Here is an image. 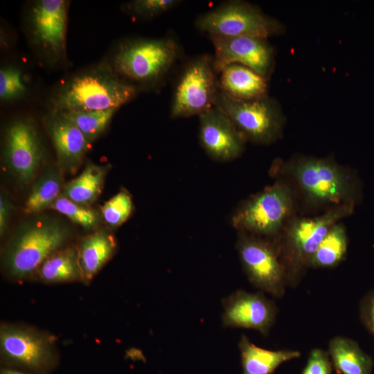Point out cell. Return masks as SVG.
<instances>
[{"label":"cell","mask_w":374,"mask_h":374,"mask_svg":"<svg viewBox=\"0 0 374 374\" xmlns=\"http://www.w3.org/2000/svg\"><path fill=\"white\" fill-rule=\"evenodd\" d=\"M175 37H135L124 39L105 62L121 79L140 91H158L166 84L181 57Z\"/></svg>","instance_id":"obj_1"},{"label":"cell","mask_w":374,"mask_h":374,"mask_svg":"<svg viewBox=\"0 0 374 374\" xmlns=\"http://www.w3.org/2000/svg\"><path fill=\"white\" fill-rule=\"evenodd\" d=\"M139 92L104 62L66 80L51 97L50 109L53 112L118 109Z\"/></svg>","instance_id":"obj_2"},{"label":"cell","mask_w":374,"mask_h":374,"mask_svg":"<svg viewBox=\"0 0 374 374\" xmlns=\"http://www.w3.org/2000/svg\"><path fill=\"white\" fill-rule=\"evenodd\" d=\"M354 206L353 204L337 205L314 217L295 219L285 227L282 236L274 242L287 287L294 288L300 283L321 241L339 220L352 213Z\"/></svg>","instance_id":"obj_3"},{"label":"cell","mask_w":374,"mask_h":374,"mask_svg":"<svg viewBox=\"0 0 374 374\" xmlns=\"http://www.w3.org/2000/svg\"><path fill=\"white\" fill-rule=\"evenodd\" d=\"M285 169L310 205L355 204L359 193L357 181L331 159L301 157L291 161Z\"/></svg>","instance_id":"obj_4"},{"label":"cell","mask_w":374,"mask_h":374,"mask_svg":"<svg viewBox=\"0 0 374 374\" xmlns=\"http://www.w3.org/2000/svg\"><path fill=\"white\" fill-rule=\"evenodd\" d=\"M69 236V229L56 220L40 219L27 224L8 246L4 267L11 276L26 278L60 250Z\"/></svg>","instance_id":"obj_5"},{"label":"cell","mask_w":374,"mask_h":374,"mask_svg":"<svg viewBox=\"0 0 374 374\" xmlns=\"http://www.w3.org/2000/svg\"><path fill=\"white\" fill-rule=\"evenodd\" d=\"M293 194L281 181L241 203L231 217L238 231L274 240L282 233L292 214Z\"/></svg>","instance_id":"obj_6"},{"label":"cell","mask_w":374,"mask_h":374,"mask_svg":"<svg viewBox=\"0 0 374 374\" xmlns=\"http://www.w3.org/2000/svg\"><path fill=\"white\" fill-rule=\"evenodd\" d=\"M195 26L208 37H255L268 39L285 31L283 24L254 4L225 1L195 19Z\"/></svg>","instance_id":"obj_7"},{"label":"cell","mask_w":374,"mask_h":374,"mask_svg":"<svg viewBox=\"0 0 374 374\" xmlns=\"http://www.w3.org/2000/svg\"><path fill=\"white\" fill-rule=\"evenodd\" d=\"M174 85L170 109L172 119L199 116L215 106L218 73L213 56L202 54L182 65Z\"/></svg>","instance_id":"obj_8"},{"label":"cell","mask_w":374,"mask_h":374,"mask_svg":"<svg viewBox=\"0 0 374 374\" xmlns=\"http://www.w3.org/2000/svg\"><path fill=\"white\" fill-rule=\"evenodd\" d=\"M215 105L229 117L246 141L267 145L282 136L285 117L280 104L269 96L244 100L219 89Z\"/></svg>","instance_id":"obj_9"},{"label":"cell","mask_w":374,"mask_h":374,"mask_svg":"<svg viewBox=\"0 0 374 374\" xmlns=\"http://www.w3.org/2000/svg\"><path fill=\"white\" fill-rule=\"evenodd\" d=\"M0 350L7 366L34 374H48L57 364V355L51 338L29 327L2 325Z\"/></svg>","instance_id":"obj_10"},{"label":"cell","mask_w":374,"mask_h":374,"mask_svg":"<svg viewBox=\"0 0 374 374\" xmlns=\"http://www.w3.org/2000/svg\"><path fill=\"white\" fill-rule=\"evenodd\" d=\"M236 249L251 285L274 297H283L287 287L286 274L274 241L238 231Z\"/></svg>","instance_id":"obj_11"},{"label":"cell","mask_w":374,"mask_h":374,"mask_svg":"<svg viewBox=\"0 0 374 374\" xmlns=\"http://www.w3.org/2000/svg\"><path fill=\"white\" fill-rule=\"evenodd\" d=\"M69 2L64 0H39L31 3L27 13L30 41L50 64L66 58L67 12Z\"/></svg>","instance_id":"obj_12"},{"label":"cell","mask_w":374,"mask_h":374,"mask_svg":"<svg viewBox=\"0 0 374 374\" xmlns=\"http://www.w3.org/2000/svg\"><path fill=\"white\" fill-rule=\"evenodd\" d=\"M208 38L213 45V65L218 74L226 66L238 64L270 79L275 56L268 39L245 36Z\"/></svg>","instance_id":"obj_13"},{"label":"cell","mask_w":374,"mask_h":374,"mask_svg":"<svg viewBox=\"0 0 374 374\" xmlns=\"http://www.w3.org/2000/svg\"><path fill=\"white\" fill-rule=\"evenodd\" d=\"M4 160L8 168L24 184L34 178L43 157L37 130L32 120L19 118L6 127Z\"/></svg>","instance_id":"obj_14"},{"label":"cell","mask_w":374,"mask_h":374,"mask_svg":"<svg viewBox=\"0 0 374 374\" xmlns=\"http://www.w3.org/2000/svg\"><path fill=\"white\" fill-rule=\"evenodd\" d=\"M224 326L257 330L267 336L278 312L275 303L262 292L238 290L222 300Z\"/></svg>","instance_id":"obj_15"},{"label":"cell","mask_w":374,"mask_h":374,"mask_svg":"<svg viewBox=\"0 0 374 374\" xmlns=\"http://www.w3.org/2000/svg\"><path fill=\"white\" fill-rule=\"evenodd\" d=\"M198 117L199 143L209 157L226 162L241 155L246 141L220 108L215 105Z\"/></svg>","instance_id":"obj_16"},{"label":"cell","mask_w":374,"mask_h":374,"mask_svg":"<svg viewBox=\"0 0 374 374\" xmlns=\"http://www.w3.org/2000/svg\"><path fill=\"white\" fill-rule=\"evenodd\" d=\"M46 125L60 166L69 172L75 171L89 142L75 125L58 113L51 112Z\"/></svg>","instance_id":"obj_17"},{"label":"cell","mask_w":374,"mask_h":374,"mask_svg":"<svg viewBox=\"0 0 374 374\" xmlns=\"http://www.w3.org/2000/svg\"><path fill=\"white\" fill-rule=\"evenodd\" d=\"M269 79L242 64H232L218 74L219 89L239 100H250L268 96Z\"/></svg>","instance_id":"obj_18"},{"label":"cell","mask_w":374,"mask_h":374,"mask_svg":"<svg viewBox=\"0 0 374 374\" xmlns=\"http://www.w3.org/2000/svg\"><path fill=\"white\" fill-rule=\"evenodd\" d=\"M242 374H273L283 363L299 358L296 350H271L253 344L244 335L238 344Z\"/></svg>","instance_id":"obj_19"},{"label":"cell","mask_w":374,"mask_h":374,"mask_svg":"<svg viewBox=\"0 0 374 374\" xmlns=\"http://www.w3.org/2000/svg\"><path fill=\"white\" fill-rule=\"evenodd\" d=\"M332 366L339 374H372L373 361L353 339L335 336L328 343Z\"/></svg>","instance_id":"obj_20"},{"label":"cell","mask_w":374,"mask_h":374,"mask_svg":"<svg viewBox=\"0 0 374 374\" xmlns=\"http://www.w3.org/2000/svg\"><path fill=\"white\" fill-rule=\"evenodd\" d=\"M116 248L114 237L103 230L86 237L78 249L82 280H91L112 257Z\"/></svg>","instance_id":"obj_21"},{"label":"cell","mask_w":374,"mask_h":374,"mask_svg":"<svg viewBox=\"0 0 374 374\" xmlns=\"http://www.w3.org/2000/svg\"><path fill=\"white\" fill-rule=\"evenodd\" d=\"M41 280L55 283L82 280L78 249H60L48 257L37 269Z\"/></svg>","instance_id":"obj_22"},{"label":"cell","mask_w":374,"mask_h":374,"mask_svg":"<svg viewBox=\"0 0 374 374\" xmlns=\"http://www.w3.org/2000/svg\"><path fill=\"white\" fill-rule=\"evenodd\" d=\"M107 168L94 163H88L82 172L66 184L63 195L82 206L92 203L100 195Z\"/></svg>","instance_id":"obj_23"},{"label":"cell","mask_w":374,"mask_h":374,"mask_svg":"<svg viewBox=\"0 0 374 374\" xmlns=\"http://www.w3.org/2000/svg\"><path fill=\"white\" fill-rule=\"evenodd\" d=\"M348 249V237L342 224H335L321 241L313 255L310 268H331L345 258Z\"/></svg>","instance_id":"obj_24"},{"label":"cell","mask_w":374,"mask_h":374,"mask_svg":"<svg viewBox=\"0 0 374 374\" xmlns=\"http://www.w3.org/2000/svg\"><path fill=\"white\" fill-rule=\"evenodd\" d=\"M62 178L57 169L50 168L39 177L28 196L25 211L28 213H38L51 207L60 196Z\"/></svg>","instance_id":"obj_25"},{"label":"cell","mask_w":374,"mask_h":374,"mask_svg":"<svg viewBox=\"0 0 374 374\" xmlns=\"http://www.w3.org/2000/svg\"><path fill=\"white\" fill-rule=\"evenodd\" d=\"M117 111H71L56 112L71 121L83 134L89 142L98 137L107 128Z\"/></svg>","instance_id":"obj_26"},{"label":"cell","mask_w":374,"mask_h":374,"mask_svg":"<svg viewBox=\"0 0 374 374\" xmlns=\"http://www.w3.org/2000/svg\"><path fill=\"white\" fill-rule=\"evenodd\" d=\"M21 70L12 65L6 66L0 70V100L10 103L24 97L27 93Z\"/></svg>","instance_id":"obj_27"},{"label":"cell","mask_w":374,"mask_h":374,"mask_svg":"<svg viewBox=\"0 0 374 374\" xmlns=\"http://www.w3.org/2000/svg\"><path fill=\"white\" fill-rule=\"evenodd\" d=\"M50 208L62 213L87 229L95 228L100 221L96 212L70 200L63 195H60Z\"/></svg>","instance_id":"obj_28"},{"label":"cell","mask_w":374,"mask_h":374,"mask_svg":"<svg viewBox=\"0 0 374 374\" xmlns=\"http://www.w3.org/2000/svg\"><path fill=\"white\" fill-rule=\"evenodd\" d=\"M133 203L130 195L122 190L112 197L102 207L104 220L112 226H118L125 222L131 215Z\"/></svg>","instance_id":"obj_29"},{"label":"cell","mask_w":374,"mask_h":374,"mask_svg":"<svg viewBox=\"0 0 374 374\" xmlns=\"http://www.w3.org/2000/svg\"><path fill=\"white\" fill-rule=\"evenodd\" d=\"M179 0H134L124 4V10L133 17L151 19L178 6Z\"/></svg>","instance_id":"obj_30"},{"label":"cell","mask_w":374,"mask_h":374,"mask_svg":"<svg viewBox=\"0 0 374 374\" xmlns=\"http://www.w3.org/2000/svg\"><path fill=\"white\" fill-rule=\"evenodd\" d=\"M332 367L328 351L314 348L309 354L302 374H332Z\"/></svg>","instance_id":"obj_31"},{"label":"cell","mask_w":374,"mask_h":374,"mask_svg":"<svg viewBox=\"0 0 374 374\" xmlns=\"http://www.w3.org/2000/svg\"><path fill=\"white\" fill-rule=\"evenodd\" d=\"M359 317L364 328L374 339V290L366 293L360 301Z\"/></svg>","instance_id":"obj_32"},{"label":"cell","mask_w":374,"mask_h":374,"mask_svg":"<svg viewBox=\"0 0 374 374\" xmlns=\"http://www.w3.org/2000/svg\"><path fill=\"white\" fill-rule=\"evenodd\" d=\"M10 209V204L7 199L1 195L0 197V233L1 236L3 235L6 232Z\"/></svg>","instance_id":"obj_33"},{"label":"cell","mask_w":374,"mask_h":374,"mask_svg":"<svg viewBox=\"0 0 374 374\" xmlns=\"http://www.w3.org/2000/svg\"><path fill=\"white\" fill-rule=\"evenodd\" d=\"M1 374H34V373L23 370V369L17 368H14V367H10V366H4L1 369Z\"/></svg>","instance_id":"obj_34"}]
</instances>
